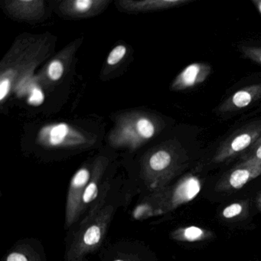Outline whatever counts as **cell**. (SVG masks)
I'll list each match as a JSON object with an SVG mask.
<instances>
[{"mask_svg": "<svg viewBox=\"0 0 261 261\" xmlns=\"http://www.w3.org/2000/svg\"><path fill=\"white\" fill-rule=\"evenodd\" d=\"M114 213L113 204H105L94 218L81 223L67 250L65 261H85L88 255L97 250L105 241Z\"/></svg>", "mask_w": 261, "mask_h": 261, "instance_id": "cell-2", "label": "cell"}, {"mask_svg": "<svg viewBox=\"0 0 261 261\" xmlns=\"http://www.w3.org/2000/svg\"><path fill=\"white\" fill-rule=\"evenodd\" d=\"M261 138V120H254L232 133L217 149L212 161H227L250 149Z\"/></svg>", "mask_w": 261, "mask_h": 261, "instance_id": "cell-3", "label": "cell"}, {"mask_svg": "<svg viewBox=\"0 0 261 261\" xmlns=\"http://www.w3.org/2000/svg\"><path fill=\"white\" fill-rule=\"evenodd\" d=\"M240 157L243 161L253 160L257 163H261V138L252 147L243 152Z\"/></svg>", "mask_w": 261, "mask_h": 261, "instance_id": "cell-17", "label": "cell"}, {"mask_svg": "<svg viewBox=\"0 0 261 261\" xmlns=\"http://www.w3.org/2000/svg\"><path fill=\"white\" fill-rule=\"evenodd\" d=\"M105 162L99 161L96 163L91 171V176L89 182L85 189L82 199V213L89 210L100 195L102 191L108 186V183L101 184V178L105 169Z\"/></svg>", "mask_w": 261, "mask_h": 261, "instance_id": "cell-9", "label": "cell"}, {"mask_svg": "<svg viewBox=\"0 0 261 261\" xmlns=\"http://www.w3.org/2000/svg\"><path fill=\"white\" fill-rule=\"evenodd\" d=\"M259 175H261V163L253 160L242 161L220 180L216 190L218 192L238 190Z\"/></svg>", "mask_w": 261, "mask_h": 261, "instance_id": "cell-5", "label": "cell"}, {"mask_svg": "<svg viewBox=\"0 0 261 261\" xmlns=\"http://www.w3.org/2000/svg\"><path fill=\"white\" fill-rule=\"evenodd\" d=\"M65 68L63 63L59 60H53L48 67V75L51 81H59L63 76Z\"/></svg>", "mask_w": 261, "mask_h": 261, "instance_id": "cell-19", "label": "cell"}, {"mask_svg": "<svg viewBox=\"0 0 261 261\" xmlns=\"http://www.w3.org/2000/svg\"><path fill=\"white\" fill-rule=\"evenodd\" d=\"M4 261H42L39 253L27 244H19L12 249Z\"/></svg>", "mask_w": 261, "mask_h": 261, "instance_id": "cell-13", "label": "cell"}, {"mask_svg": "<svg viewBox=\"0 0 261 261\" xmlns=\"http://www.w3.org/2000/svg\"><path fill=\"white\" fill-rule=\"evenodd\" d=\"M91 171L86 166L79 169L73 175L67 195L65 206V227H71L77 222L82 213V199L89 182Z\"/></svg>", "mask_w": 261, "mask_h": 261, "instance_id": "cell-4", "label": "cell"}, {"mask_svg": "<svg viewBox=\"0 0 261 261\" xmlns=\"http://www.w3.org/2000/svg\"><path fill=\"white\" fill-rule=\"evenodd\" d=\"M113 261H131L129 259H124V258H117V259H114Z\"/></svg>", "mask_w": 261, "mask_h": 261, "instance_id": "cell-25", "label": "cell"}, {"mask_svg": "<svg viewBox=\"0 0 261 261\" xmlns=\"http://www.w3.org/2000/svg\"><path fill=\"white\" fill-rule=\"evenodd\" d=\"M192 0H146V1H125L121 2L122 7L129 11H152L175 8L189 4Z\"/></svg>", "mask_w": 261, "mask_h": 261, "instance_id": "cell-10", "label": "cell"}, {"mask_svg": "<svg viewBox=\"0 0 261 261\" xmlns=\"http://www.w3.org/2000/svg\"><path fill=\"white\" fill-rule=\"evenodd\" d=\"M256 202L258 208H259V210L261 212V192H259L257 196H256Z\"/></svg>", "mask_w": 261, "mask_h": 261, "instance_id": "cell-24", "label": "cell"}, {"mask_svg": "<svg viewBox=\"0 0 261 261\" xmlns=\"http://www.w3.org/2000/svg\"><path fill=\"white\" fill-rule=\"evenodd\" d=\"M42 1H16L11 3L12 12L21 18L33 17L41 8Z\"/></svg>", "mask_w": 261, "mask_h": 261, "instance_id": "cell-14", "label": "cell"}, {"mask_svg": "<svg viewBox=\"0 0 261 261\" xmlns=\"http://www.w3.org/2000/svg\"><path fill=\"white\" fill-rule=\"evenodd\" d=\"M211 237L212 232L193 225L179 227L171 233V238L179 242H199L208 239Z\"/></svg>", "mask_w": 261, "mask_h": 261, "instance_id": "cell-11", "label": "cell"}, {"mask_svg": "<svg viewBox=\"0 0 261 261\" xmlns=\"http://www.w3.org/2000/svg\"><path fill=\"white\" fill-rule=\"evenodd\" d=\"M126 53V48L124 45H117L110 53L107 62H108V65H111V66L116 65L124 58Z\"/></svg>", "mask_w": 261, "mask_h": 261, "instance_id": "cell-20", "label": "cell"}, {"mask_svg": "<svg viewBox=\"0 0 261 261\" xmlns=\"http://www.w3.org/2000/svg\"><path fill=\"white\" fill-rule=\"evenodd\" d=\"M251 2L261 15V0H252Z\"/></svg>", "mask_w": 261, "mask_h": 261, "instance_id": "cell-23", "label": "cell"}, {"mask_svg": "<svg viewBox=\"0 0 261 261\" xmlns=\"http://www.w3.org/2000/svg\"><path fill=\"white\" fill-rule=\"evenodd\" d=\"M239 49L244 57L261 65V47L241 45Z\"/></svg>", "mask_w": 261, "mask_h": 261, "instance_id": "cell-18", "label": "cell"}, {"mask_svg": "<svg viewBox=\"0 0 261 261\" xmlns=\"http://www.w3.org/2000/svg\"><path fill=\"white\" fill-rule=\"evenodd\" d=\"M11 81L7 77H2L0 82V100L4 101L11 91Z\"/></svg>", "mask_w": 261, "mask_h": 261, "instance_id": "cell-22", "label": "cell"}, {"mask_svg": "<svg viewBox=\"0 0 261 261\" xmlns=\"http://www.w3.org/2000/svg\"><path fill=\"white\" fill-rule=\"evenodd\" d=\"M189 160L181 147L167 146L154 151L144 163L143 178L149 194L167 187L172 178L184 169Z\"/></svg>", "mask_w": 261, "mask_h": 261, "instance_id": "cell-1", "label": "cell"}, {"mask_svg": "<svg viewBox=\"0 0 261 261\" xmlns=\"http://www.w3.org/2000/svg\"><path fill=\"white\" fill-rule=\"evenodd\" d=\"M103 1L93 0H74L63 3L62 10L65 13L71 16H83L92 13L98 8L100 4H105Z\"/></svg>", "mask_w": 261, "mask_h": 261, "instance_id": "cell-12", "label": "cell"}, {"mask_svg": "<svg viewBox=\"0 0 261 261\" xmlns=\"http://www.w3.org/2000/svg\"><path fill=\"white\" fill-rule=\"evenodd\" d=\"M45 94L39 87H33L30 92L28 97L29 105L31 106L38 107L44 103Z\"/></svg>", "mask_w": 261, "mask_h": 261, "instance_id": "cell-21", "label": "cell"}, {"mask_svg": "<svg viewBox=\"0 0 261 261\" xmlns=\"http://www.w3.org/2000/svg\"><path fill=\"white\" fill-rule=\"evenodd\" d=\"M245 204L244 202H234L224 207L221 212V216L225 219H232L240 216L244 212Z\"/></svg>", "mask_w": 261, "mask_h": 261, "instance_id": "cell-16", "label": "cell"}, {"mask_svg": "<svg viewBox=\"0 0 261 261\" xmlns=\"http://www.w3.org/2000/svg\"><path fill=\"white\" fill-rule=\"evenodd\" d=\"M261 99V83L249 85L238 90L221 103L220 114L237 112L245 109Z\"/></svg>", "mask_w": 261, "mask_h": 261, "instance_id": "cell-8", "label": "cell"}, {"mask_svg": "<svg viewBox=\"0 0 261 261\" xmlns=\"http://www.w3.org/2000/svg\"><path fill=\"white\" fill-rule=\"evenodd\" d=\"M39 140L45 146L50 147L73 146L84 141L81 134L65 123L42 128L39 134Z\"/></svg>", "mask_w": 261, "mask_h": 261, "instance_id": "cell-6", "label": "cell"}, {"mask_svg": "<svg viewBox=\"0 0 261 261\" xmlns=\"http://www.w3.org/2000/svg\"><path fill=\"white\" fill-rule=\"evenodd\" d=\"M136 129L140 137L144 140H149L155 136L157 126L150 119L143 117L137 120L136 123Z\"/></svg>", "mask_w": 261, "mask_h": 261, "instance_id": "cell-15", "label": "cell"}, {"mask_svg": "<svg viewBox=\"0 0 261 261\" xmlns=\"http://www.w3.org/2000/svg\"><path fill=\"white\" fill-rule=\"evenodd\" d=\"M210 65L201 62H195L186 66L172 84V89L175 91H183L192 89L204 83L212 74Z\"/></svg>", "mask_w": 261, "mask_h": 261, "instance_id": "cell-7", "label": "cell"}]
</instances>
